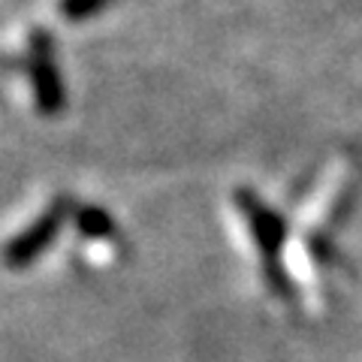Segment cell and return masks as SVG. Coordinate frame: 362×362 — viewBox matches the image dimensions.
Returning <instances> with one entry per match:
<instances>
[{
    "label": "cell",
    "mask_w": 362,
    "mask_h": 362,
    "mask_svg": "<svg viewBox=\"0 0 362 362\" xmlns=\"http://www.w3.org/2000/svg\"><path fill=\"white\" fill-rule=\"evenodd\" d=\"M109 0H61V13L66 18H88L94 16L97 9H103Z\"/></svg>",
    "instance_id": "3"
},
{
    "label": "cell",
    "mask_w": 362,
    "mask_h": 362,
    "mask_svg": "<svg viewBox=\"0 0 362 362\" xmlns=\"http://www.w3.org/2000/svg\"><path fill=\"white\" fill-rule=\"evenodd\" d=\"M239 206H242V214H245V223H247V233H251V239L257 245L259 257H263V263L269 266V275L275 281L278 287H284V281H281V272H278V247H281V235H284V226H281L278 214L266 209L263 202H257L251 194L239 197Z\"/></svg>",
    "instance_id": "1"
},
{
    "label": "cell",
    "mask_w": 362,
    "mask_h": 362,
    "mask_svg": "<svg viewBox=\"0 0 362 362\" xmlns=\"http://www.w3.org/2000/svg\"><path fill=\"white\" fill-rule=\"evenodd\" d=\"M58 221H61V214L58 211H49V214H42V218L30 226L28 233H21L18 239L9 245V251H6V259L9 263H28L30 257H37L45 242L54 235V230H58Z\"/></svg>",
    "instance_id": "2"
},
{
    "label": "cell",
    "mask_w": 362,
    "mask_h": 362,
    "mask_svg": "<svg viewBox=\"0 0 362 362\" xmlns=\"http://www.w3.org/2000/svg\"><path fill=\"white\" fill-rule=\"evenodd\" d=\"M78 226H82L85 233H109V221H106V214L103 211H97V209H85L82 211V218H78Z\"/></svg>",
    "instance_id": "4"
}]
</instances>
